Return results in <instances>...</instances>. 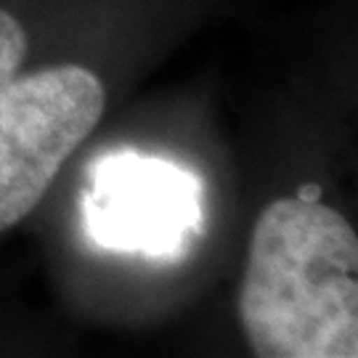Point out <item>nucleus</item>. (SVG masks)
<instances>
[{"label":"nucleus","mask_w":358,"mask_h":358,"mask_svg":"<svg viewBox=\"0 0 358 358\" xmlns=\"http://www.w3.org/2000/svg\"><path fill=\"white\" fill-rule=\"evenodd\" d=\"M297 196H300V199H308V202H313V199H319L321 196V189L319 186H313V183H310V186H300V189H297Z\"/></svg>","instance_id":"5"},{"label":"nucleus","mask_w":358,"mask_h":358,"mask_svg":"<svg viewBox=\"0 0 358 358\" xmlns=\"http://www.w3.org/2000/svg\"><path fill=\"white\" fill-rule=\"evenodd\" d=\"M239 321L260 358H356L353 226L316 199H273L250 239Z\"/></svg>","instance_id":"1"},{"label":"nucleus","mask_w":358,"mask_h":358,"mask_svg":"<svg viewBox=\"0 0 358 358\" xmlns=\"http://www.w3.org/2000/svg\"><path fill=\"white\" fill-rule=\"evenodd\" d=\"M202 178L186 165L109 152L88 167L83 223L103 250L173 260L202 234Z\"/></svg>","instance_id":"3"},{"label":"nucleus","mask_w":358,"mask_h":358,"mask_svg":"<svg viewBox=\"0 0 358 358\" xmlns=\"http://www.w3.org/2000/svg\"><path fill=\"white\" fill-rule=\"evenodd\" d=\"M27 51H29V40L24 27L8 11L0 8V88L16 77L19 66L24 64Z\"/></svg>","instance_id":"4"},{"label":"nucleus","mask_w":358,"mask_h":358,"mask_svg":"<svg viewBox=\"0 0 358 358\" xmlns=\"http://www.w3.org/2000/svg\"><path fill=\"white\" fill-rule=\"evenodd\" d=\"M103 106L101 80L77 64L13 77L0 88V231L40 205Z\"/></svg>","instance_id":"2"}]
</instances>
